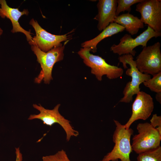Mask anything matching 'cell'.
Returning a JSON list of instances; mask_svg holds the SVG:
<instances>
[{"label": "cell", "mask_w": 161, "mask_h": 161, "mask_svg": "<svg viewBox=\"0 0 161 161\" xmlns=\"http://www.w3.org/2000/svg\"><path fill=\"white\" fill-rule=\"evenodd\" d=\"M155 98L160 103H161V92L156 93Z\"/></svg>", "instance_id": "cell-22"}, {"label": "cell", "mask_w": 161, "mask_h": 161, "mask_svg": "<svg viewBox=\"0 0 161 161\" xmlns=\"http://www.w3.org/2000/svg\"><path fill=\"white\" fill-rule=\"evenodd\" d=\"M0 16L2 18H6L11 21L12 29L11 31L13 33L20 32L23 33L26 36L28 42L32 41L33 37L31 35L32 33L30 31H27L23 29L20 24L18 20L24 15H28L29 12L27 9H24L21 11L18 8H13L10 7L5 0H0Z\"/></svg>", "instance_id": "cell-12"}, {"label": "cell", "mask_w": 161, "mask_h": 161, "mask_svg": "<svg viewBox=\"0 0 161 161\" xmlns=\"http://www.w3.org/2000/svg\"><path fill=\"white\" fill-rule=\"evenodd\" d=\"M3 33V30L1 27H0V38H1V36L2 35Z\"/></svg>", "instance_id": "cell-23"}, {"label": "cell", "mask_w": 161, "mask_h": 161, "mask_svg": "<svg viewBox=\"0 0 161 161\" xmlns=\"http://www.w3.org/2000/svg\"><path fill=\"white\" fill-rule=\"evenodd\" d=\"M29 24L33 28L35 35L32 41L29 42L30 45H35L42 51L47 52L53 48L62 45L61 42L68 41L71 37L69 33L63 35L52 34L43 28L38 21L32 18Z\"/></svg>", "instance_id": "cell-9"}, {"label": "cell", "mask_w": 161, "mask_h": 161, "mask_svg": "<svg viewBox=\"0 0 161 161\" xmlns=\"http://www.w3.org/2000/svg\"><path fill=\"white\" fill-rule=\"evenodd\" d=\"M150 121L151 126L156 129L161 135V116H158L156 114H154Z\"/></svg>", "instance_id": "cell-20"}, {"label": "cell", "mask_w": 161, "mask_h": 161, "mask_svg": "<svg viewBox=\"0 0 161 161\" xmlns=\"http://www.w3.org/2000/svg\"><path fill=\"white\" fill-rule=\"evenodd\" d=\"M117 0H99L97 4V14L94 19L98 21L97 28L101 31L114 22L116 16Z\"/></svg>", "instance_id": "cell-13"}, {"label": "cell", "mask_w": 161, "mask_h": 161, "mask_svg": "<svg viewBox=\"0 0 161 161\" xmlns=\"http://www.w3.org/2000/svg\"><path fill=\"white\" fill-rule=\"evenodd\" d=\"M137 161H161V147L150 149L138 154Z\"/></svg>", "instance_id": "cell-16"}, {"label": "cell", "mask_w": 161, "mask_h": 161, "mask_svg": "<svg viewBox=\"0 0 161 161\" xmlns=\"http://www.w3.org/2000/svg\"><path fill=\"white\" fill-rule=\"evenodd\" d=\"M114 22L123 27L131 35L136 34L140 29L144 27V24L140 18L129 13L116 16Z\"/></svg>", "instance_id": "cell-15"}, {"label": "cell", "mask_w": 161, "mask_h": 161, "mask_svg": "<svg viewBox=\"0 0 161 161\" xmlns=\"http://www.w3.org/2000/svg\"><path fill=\"white\" fill-rule=\"evenodd\" d=\"M15 153L16 154V161H22V154L20 151L19 148H15Z\"/></svg>", "instance_id": "cell-21"}, {"label": "cell", "mask_w": 161, "mask_h": 161, "mask_svg": "<svg viewBox=\"0 0 161 161\" xmlns=\"http://www.w3.org/2000/svg\"><path fill=\"white\" fill-rule=\"evenodd\" d=\"M60 105V104H58L53 109H49L45 108L40 104H33V107L38 111L39 113L31 114L28 120L39 119L42 121L44 124L49 126L56 123L58 124L64 130L66 134V140L69 141L72 137L77 136L79 132L73 129L70 121L60 114L59 109Z\"/></svg>", "instance_id": "cell-5"}, {"label": "cell", "mask_w": 161, "mask_h": 161, "mask_svg": "<svg viewBox=\"0 0 161 161\" xmlns=\"http://www.w3.org/2000/svg\"><path fill=\"white\" fill-rule=\"evenodd\" d=\"M116 129L113 135L114 143L112 150L99 161H131L130 155L132 151L130 143L134 131L131 128L126 129L118 121L114 120Z\"/></svg>", "instance_id": "cell-1"}, {"label": "cell", "mask_w": 161, "mask_h": 161, "mask_svg": "<svg viewBox=\"0 0 161 161\" xmlns=\"http://www.w3.org/2000/svg\"><path fill=\"white\" fill-rule=\"evenodd\" d=\"M42 159L43 161H71L63 150L58 151L54 155L44 156Z\"/></svg>", "instance_id": "cell-19"}, {"label": "cell", "mask_w": 161, "mask_h": 161, "mask_svg": "<svg viewBox=\"0 0 161 161\" xmlns=\"http://www.w3.org/2000/svg\"><path fill=\"white\" fill-rule=\"evenodd\" d=\"M154 108V103L151 96L144 92L140 91L136 94L132 103L131 116L123 125L124 127L128 129L135 121L147 120L151 115Z\"/></svg>", "instance_id": "cell-11"}, {"label": "cell", "mask_w": 161, "mask_h": 161, "mask_svg": "<svg viewBox=\"0 0 161 161\" xmlns=\"http://www.w3.org/2000/svg\"><path fill=\"white\" fill-rule=\"evenodd\" d=\"M161 44L157 42L154 44L143 47L136 57V66L141 73L154 75L161 72Z\"/></svg>", "instance_id": "cell-8"}, {"label": "cell", "mask_w": 161, "mask_h": 161, "mask_svg": "<svg viewBox=\"0 0 161 161\" xmlns=\"http://www.w3.org/2000/svg\"><path fill=\"white\" fill-rule=\"evenodd\" d=\"M135 10L140 13V19L144 24L161 32V0H143L137 3Z\"/></svg>", "instance_id": "cell-10"}, {"label": "cell", "mask_w": 161, "mask_h": 161, "mask_svg": "<svg viewBox=\"0 0 161 161\" xmlns=\"http://www.w3.org/2000/svg\"><path fill=\"white\" fill-rule=\"evenodd\" d=\"M138 134L132 138V150L139 154L160 146L161 135L150 123H139L137 127Z\"/></svg>", "instance_id": "cell-6"}, {"label": "cell", "mask_w": 161, "mask_h": 161, "mask_svg": "<svg viewBox=\"0 0 161 161\" xmlns=\"http://www.w3.org/2000/svg\"><path fill=\"white\" fill-rule=\"evenodd\" d=\"M161 36V32L155 31L150 27L135 38L131 35L126 34L120 39L117 44H114L110 48V50L114 53L120 56L130 54L134 56L136 52L134 49L137 47L141 46L143 47L147 46L148 41L153 38Z\"/></svg>", "instance_id": "cell-7"}, {"label": "cell", "mask_w": 161, "mask_h": 161, "mask_svg": "<svg viewBox=\"0 0 161 161\" xmlns=\"http://www.w3.org/2000/svg\"><path fill=\"white\" fill-rule=\"evenodd\" d=\"M67 42L63 46L55 47L47 52L42 51L35 45H31V50L35 55L37 61L41 69L40 73L35 80V82L40 83L43 80L45 83H49L53 79L52 71L54 64L64 58L65 46Z\"/></svg>", "instance_id": "cell-3"}, {"label": "cell", "mask_w": 161, "mask_h": 161, "mask_svg": "<svg viewBox=\"0 0 161 161\" xmlns=\"http://www.w3.org/2000/svg\"><path fill=\"white\" fill-rule=\"evenodd\" d=\"M143 0H117V4L116 16H117L122 12L126 11L129 13L131 7L133 5L140 2Z\"/></svg>", "instance_id": "cell-18"}, {"label": "cell", "mask_w": 161, "mask_h": 161, "mask_svg": "<svg viewBox=\"0 0 161 161\" xmlns=\"http://www.w3.org/2000/svg\"><path fill=\"white\" fill-rule=\"evenodd\" d=\"M143 83L151 91L156 93L161 92V72L154 75L152 78Z\"/></svg>", "instance_id": "cell-17"}, {"label": "cell", "mask_w": 161, "mask_h": 161, "mask_svg": "<svg viewBox=\"0 0 161 161\" xmlns=\"http://www.w3.org/2000/svg\"><path fill=\"white\" fill-rule=\"evenodd\" d=\"M90 51L89 48H82L78 54L84 64L91 68V73L95 75L98 80H102L104 75H106L109 79H117L122 76V68L109 64L101 57L91 53Z\"/></svg>", "instance_id": "cell-2"}, {"label": "cell", "mask_w": 161, "mask_h": 161, "mask_svg": "<svg viewBox=\"0 0 161 161\" xmlns=\"http://www.w3.org/2000/svg\"><path fill=\"white\" fill-rule=\"evenodd\" d=\"M125 30L123 27L116 23H111L97 36L82 43L81 46L82 48H89L91 51L96 52L97 45L100 41L106 38L122 32Z\"/></svg>", "instance_id": "cell-14"}, {"label": "cell", "mask_w": 161, "mask_h": 161, "mask_svg": "<svg viewBox=\"0 0 161 161\" xmlns=\"http://www.w3.org/2000/svg\"><path fill=\"white\" fill-rule=\"evenodd\" d=\"M118 60L125 69L128 68L126 64L130 66L126 71V74L131 77V80L126 83L123 91V96L119 101L129 103L132 101L133 96L140 91V84L150 79L151 76L142 73L138 70L133 56L130 54L120 56Z\"/></svg>", "instance_id": "cell-4"}]
</instances>
